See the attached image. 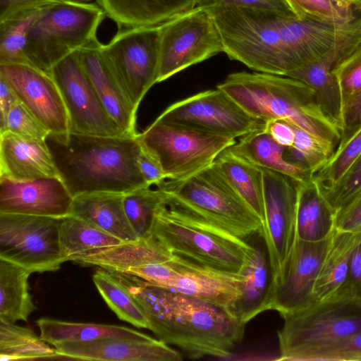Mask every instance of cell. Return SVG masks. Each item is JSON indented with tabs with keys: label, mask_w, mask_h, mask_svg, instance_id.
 <instances>
[{
	"label": "cell",
	"mask_w": 361,
	"mask_h": 361,
	"mask_svg": "<svg viewBox=\"0 0 361 361\" xmlns=\"http://www.w3.org/2000/svg\"><path fill=\"white\" fill-rule=\"evenodd\" d=\"M114 273L140 305L148 329L188 357L228 358L241 342L245 325L228 308L150 284L136 276Z\"/></svg>",
	"instance_id": "obj_1"
},
{
	"label": "cell",
	"mask_w": 361,
	"mask_h": 361,
	"mask_svg": "<svg viewBox=\"0 0 361 361\" xmlns=\"http://www.w3.org/2000/svg\"><path fill=\"white\" fill-rule=\"evenodd\" d=\"M49 133L45 142L71 195L126 193L147 185L139 167L137 137Z\"/></svg>",
	"instance_id": "obj_2"
},
{
	"label": "cell",
	"mask_w": 361,
	"mask_h": 361,
	"mask_svg": "<svg viewBox=\"0 0 361 361\" xmlns=\"http://www.w3.org/2000/svg\"><path fill=\"white\" fill-rule=\"evenodd\" d=\"M216 87L250 115L266 122L286 121L314 137L333 154L336 150L341 130L307 84L285 75L243 71L229 74Z\"/></svg>",
	"instance_id": "obj_3"
},
{
	"label": "cell",
	"mask_w": 361,
	"mask_h": 361,
	"mask_svg": "<svg viewBox=\"0 0 361 361\" xmlns=\"http://www.w3.org/2000/svg\"><path fill=\"white\" fill-rule=\"evenodd\" d=\"M150 234L172 255L237 274L254 250L247 240L164 201L156 210Z\"/></svg>",
	"instance_id": "obj_4"
},
{
	"label": "cell",
	"mask_w": 361,
	"mask_h": 361,
	"mask_svg": "<svg viewBox=\"0 0 361 361\" xmlns=\"http://www.w3.org/2000/svg\"><path fill=\"white\" fill-rule=\"evenodd\" d=\"M219 29L224 52L257 72L286 75L300 67L285 42L276 13L235 6L206 8Z\"/></svg>",
	"instance_id": "obj_5"
},
{
	"label": "cell",
	"mask_w": 361,
	"mask_h": 361,
	"mask_svg": "<svg viewBox=\"0 0 361 361\" xmlns=\"http://www.w3.org/2000/svg\"><path fill=\"white\" fill-rule=\"evenodd\" d=\"M278 331L280 360H302L308 353L361 331V300L345 285L332 295L283 318Z\"/></svg>",
	"instance_id": "obj_6"
},
{
	"label": "cell",
	"mask_w": 361,
	"mask_h": 361,
	"mask_svg": "<svg viewBox=\"0 0 361 361\" xmlns=\"http://www.w3.org/2000/svg\"><path fill=\"white\" fill-rule=\"evenodd\" d=\"M154 186L164 193L165 203L190 210L240 238L261 235V219L214 164L185 179H164Z\"/></svg>",
	"instance_id": "obj_7"
},
{
	"label": "cell",
	"mask_w": 361,
	"mask_h": 361,
	"mask_svg": "<svg viewBox=\"0 0 361 361\" xmlns=\"http://www.w3.org/2000/svg\"><path fill=\"white\" fill-rule=\"evenodd\" d=\"M106 16L92 1L59 3L45 8L27 33V63L51 74L58 62L97 37L98 27Z\"/></svg>",
	"instance_id": "obj_8"
},
{
	"label": "cell",
	"mask_w": 361,
	"mask_h": 361,
	"mask_svg": "<svg viewBox=\"0 0 361 361\" xmlns=\"http://www.w3.org/2000/svg\"><path fill=\"white\" fill-rule=\"evenodd\" d=\"M141 146L159 164L166 179H185L212 164L235 138L155 120L137 134Z\"/></svg>",
	"instance_id": "obj_9"
},
{
	"label": "cell",
	"mask_w": 361,
	"mask_h": 361,
	"mask_svg": "<svg viewBox=\"0 0 361 361\" xmlns=\"http://www.w3.org/2000/svg\"><path fill=\"white\" fill-rule=\"evenodd\" d=\"M221 52V35L207 8L180 13L161 24L157 83Z\"/></svg>",
	"instance_id": "obj_10"
},
{
	"label": "cell",
	"mask_w": 361,
	"mask_h": 361,
	"mask_svg": "<svg viewBox=\"0 0 361 361\" xmlns=\"http://www.w3.org/2000/svg\"><path fill=\"white\" fill-rule=\"evenodd\" d=\"M63 219L0 213V258L31 273L57 271L67 262L60 243Z\"/></svg>",
	"instance_id": "obj_11"
},
{
	"label": "cell",
	"mask_w": 361,
	"mask_h": 361,
	"mask_svg": "<svg viewBox=\"0 0 361 361\" xmlns=\"http://www.w3.org/2000/svg\"><path fill=\"white\" fill-rule=\"evenodd\" d=\"M160 25L118 29L102 54L133 106L157 83L159 60Z\"/></svg>",
	"instance_id": "obj_12"
},
{
	"label": "cell",
	"mask_w": 361,
	"mask_h": 361,
	"mask_svg": "<svg viewBox=\"0 0 361 361\" xmlns=\"http://www.w3.org/2000/svg\"><path fill=\"white\" fill-rule=\"evenodd\" d=\"M157 120L234 138L267 126L217 87L171 104Z\"/></svg>",
	"instance_id": "obj_13"
},
{
	"label": "cell",
	"mask_w": 361,
	"mask_h": 361,
	"mask_svg": "<svg viewBox=\"0 0 361 361\" xmlns=\"http://www.w3.org/2000/svg\"><path fill=\"white\" fill-rule=\"evenodd\" d=\"M65 103L71 131L99 136H128L106 111L76 51L51 69Z\"/></svg>",
	"instance_id": "obj_14"
},
{
	"label": "cell",
	"mask_w": 361,
	"mask_h": 361,
	"mask_svg": "<svg viewBox=\"0 0 361 361\" xmlns=\"http://www.w3.org/2000/svg\"><path fill=\"white\" fill-rule=\"evenodd\" d=\"M264 240L272 278L279 275L296 239V207L299 183L280 172L262 168Z\"/></svg>",
	"instance_id": "obj_15"
},
{
	"label": "cell",
	"mask_w": 361,
	"mask_h": 361,
	"mask_svg": "<svg viewBox=\"0 0 361 361\" xmlns=\"http://www.w3.org/2000/svg\"><path fill=\"white\" fill-rule=\"evenodd\" d=\"M275 19L300 67L330 52L341 61L361 44V18L335 23L276 13Z\"/></svg>",
	"instance_id": "obj_16"
},
{
	"label": "cell",
	"mask_w": 361,
	"mask_h": 361,
	"mask_svg": "<svg viewBox=\"0 0 361 361\" xmlns=\"http://www.w3.org/2000/svg\"><path fill=\"white\" fill-rule=\"evenodd\" d=\"M330 238L311 243L296 238L279 275L273 281L271 310L283 319L317 301L313 288Z\"/></svg>",
	"instance_id": "obj_17"
},
{
	"label": "cell",
	"mask_w": 361,
	"mask_h": 361,
	"mask_svg": "<svg viewBox=\"0 0 361 361\" xmlns=\"http://www.w3.org/2000/svg\"><path fill=\"white\" fill-rule=\"evenodd\" d=\"M1 76L20 101L49 130L70 133V121L61 92L50 73L31 65H0Z\"/></svg>",
	"instance_id": "obj_18"
},
{
	"label": "cell",
	"mask_w": 361,
	"mask_h": 361,
	"mask_svg": "<svg viewBox=\"0 0 361 361\" xmlns=\"http://www.w3.org/2000/svg\"><path fill=\"white\" fill-rule=\"evenodd\" d=\"M73 197L60 177L16 180L0 177V213L65 218Z\"/></svg>",
	"instance_id": "obj_19"
},
{
	"label": "cell",
	"mask_w": 361,
	"mask_h": 361,
	"mask_svg": "<svg viewBox=\"0 0 361 361\" xmlns=\"http://www.w3.org/2000/svg\"><path fill=\"white\" fill-rule=\"evenodd\" d=\"M61 358L103 361H180L181 353L159 339L106 338L53 345Z\"/></svg>",
	"instance_id": "obj_20"
},
{
	"label": "cell",
	"mask_w": 361,
	"mask_h": 361,
	"mask_svg": "<svg viewBox=\"0 0 361 361\" xmlns=\"http://www.w3.org/2000/svg\"><path fill=\"white\" fill-rule=\"evenodd\" d=\"M171 262L174 275L167 289L228 309L241 293L243 283L241 274L206 267L176 255H172Z\"/></svg>",
	"instance_id": "obj_21"
},
{
	"label": "cell",
	"mask_w": 361,
	"mask_h": 361,
	"mask_svg": "<svg viewBox=\"0 0 361 361\" xmlns=\"http://www.w3.org/2000/svg\"><path fill=\"white\" fill-rule=\"evenodd\" d=\"M98 38L76 51L107 113L128 136L135 137L137 109L104 60Z\"/></svg>",
	"instance_id": "obj_22"
},
{
	"label": "cell",
	"mask_w": 361,
	"mask_h": 361,
	"mask_svg": "<svg viewBox=\"0 0 361 361\" xmlns=\"http://www.w3.org/2000/svg\"><path fill=\"white\" fill-rule=\"evenodd\" d=\"M0 177L16 180L60 177L45 142L0 133Z\"/></svg>",
	"instance_id": "obj_23"
},
{
	"label": "cell",
	"mask_w": 361,
	"mask_h": 361,
	"mask_svg": "<svg viewBox=\"0 0 361 361\" xmlns=\"http://www.w3.org/2000/svg\"><path fill=\"white\" fill-rule=\"evenodd\" d=\"M241 275V293L229 310L241 324L246 325L260 313L271 310L273 278L264 243L254 245Z\"/></svg>",
	"instance_id": "obj_24"
},
{
	"label": "cell",
	"mask_w": 361,
	"mask_h": 361,
	"mask_svg": "<svg viewBox=\"0 0 361 361\" xmlns=\"http://www.w3.org/2000/svg\"><path fill=\"white\" fill-rule=\"evenodd\" d=\"M125 193L100 192L73 197L71 215L91 223L123 242L140 239L126 216Z\"/></svg>",
	"instance_id": "obj_25"
},
{
	"label": "cell",
	"mask_w": 361,
	"mask_h": 361,
	"mask_svg": "<svg viewBox=\"0 0 361 361\" xmlns=\"http://www.w3.org/2000/svg\"><path fill=\"white\" fill-rule=\"evenodd\" d=\"M200 0H96L118 29L160 25L196 7Z\"/></svg>",
	"instance_id": "obj_26"
},
{
	"label": "cell",
	"mask_w": 361,
	"mask_h": 361,
	"mask_svg": "<svg viewBox=\"0 0 361 361\" xmlns=\"http://www.w3.org/2000/svg\"><path fill=\"white\" fill-rule=\"evenodd\" d=\"M335 229V212L312 178L298 183L296 207V238L306 242L328 239Z\"/></svg>",
	"instance_id": "obj_27"
},
{
	"label": "cell",
	"mask_w": 361,
	"mask_h": 361,
	"mask_svg": "<svg viewBox=\"0 0 361 361\" xmlns=\"http://www.w3.org/2000/svg\"><path fill=\"white\" fill-rule=\"evenodd\" d=\"M360 243L361 233L334 229L313 288L317 301L345 286L352 255Z\"/></svg>",
	"instance_id": "obj_28"
},
{
	"label": "cell",
	"mask_w": 361,
	"mask_h": 361,
	"mask_svg": "<svg viewBox=\"0 0 361 361\" xmlns=\"http://www.w3.org/2000/svg\"><path fill=\"white\" fill-rule=\"evenodd\" d=\"M286 147L278 144L265 129L242 137L228 149L235 154L264 169L283 173L299 183L312 178L307 169L288 162L284 156Z\"/></svg>",
	"instance_id": "obj_29"
},
{
	"label": "cell",
	"mask_w": 361,
	"mask_h": 361,
	"mask_svg": "<svg viewBox=\"0 0 361 361\" xmlns=\"http://www.w3.org/2000/svg\"><path fill=\"white\" fill-rule=\"evenodd\" d=\"M172 255L150 234L145 238L123 242L119 245L80 257L75 262L120 273L130 267L168 260Z\"/></svg>",
	"instance_id": "obj_30"
},
{
	"label": "cell",
	"mask_w": 361,
	"mask_h": 361,
	"mask_svg": "<svg viewBox=\"0 0 361 361\" xmlns=\"http://www.w3.org/2000/svg\"><path fill=\"white\" fill-rule=\"evenodd\" d=\"M40 337L51 345L64 341H89L106 338L150 341L152 337L136 330L116 325L78 323L50 318L36 322Z\"/></svg>",
	"instance_id": "obj_31"
},
{
	"label": "cell",
	"mask_w": 361,
	"mask_h": 361,
	"mask_svg": "<svg viewBox=\"0 0 361 361\" xmlns=\"http://www.w3.org/2000/svg\"><path fill=\"white\" fill-rule=\"evenodd\" d=\"M213 164L262 221L264 217L262 168L233 154L228 147L219 154Z\"/></svg>",
	"instance_id": "obj_32"
},
{
	"label": "cell",
	"mask_w": 361,
	"mask_h": 361,
	"mask_svg": "<svg viewBox=\"0 0 361 361\" xmlns=\"http://www.w3.org/2000/svg\"><path fill=\"white\" fill-rule=\"evenodd\" d=\"M31 272L0 258V321L27 322L36 310L29 291Z\"/></svg>",
	"instance_id": "obj_33"
},
{
	"label": "cell",
	"mask_w": 361,
	"mask_h": 361,
	"mask_svg": "<svg viewBox=\"0 0 361 361\" xmlns=\"http://www.w3.org/2000/svg\"><path fill=\"white\" fill-rule=\"evenodd\" d=\"M61 250L66 261H74L123 243L116 237L82 219L70 215L60 228Z\"/></svg>",
	"instance_id": "obj_34"
},
{
	"label": "cell",
	"mask_w": 361,
	"mask_h": 361,
	"mask_svg": "<svg viewBox=\"0 0 361 361\" xmlns=\"http://www.w3.org/2000/svg\"><path fill=\"white\" fill-rule=\"evenodd\" d=\"M334 63L326 57L310 61L287 73L299 80L317 92L321 105L328 117L341 129V99L337 81L332 73Z\"/></svg>",
	"instance_id": "obj_35"
},
{
	"label": "cell",
	"mask_w": 361,
	"mask_h": 361,
	"mask_svg": "<svg viewBox=\"0 0 361 361\" xmlns=\"http://www.w3.org/2000/svg\"><path fill=\"white\" fill-rule=\"evenodd\" d=\"M59 357L56 348L30 329L0 321L1 361Z\"/></svg>",
	"instance_id": "obj_36"
},
{
	"label": "cell",
	"mask_w": 361,
	"mask_h": 361,
	"mask_svg": "<svg viewBox=\"0 0 361 361\" xmlns=\"http://www.w3.org/2000/svg\"><path fill=\"white\" fill-rule=\"evenodd\" d=\"M92 280L104 301L120 319L138 328L148 329L147 319L140 305L114 272L98 270Z\"/></svg>",
	"instance_id": "obj_37"
},
{
	"label": "cell",
	"mask_w": 361,
	"mask_h": 361,
	"mask_svg": "<svg viewBox=\"0 0 361 361\" xmlns=\"http://www.w3.org/2000/svg\"><path fill=\"white\" fill-rule=\"evenodd\" d=\"M49 6L27 8L0 22V65L28 64L25 54L28 31L42 11Z\"/></svg>",
	"instance_id": "obj_38"
},
{
	"label": "cell",
	"mask_w": 361,
	"mask_h": 361,
	"mask_svg": "<svg viewBox=\"0 0 361 361\" xmlns=\"http://www.w3.org/2000/svg\"><path fill=\"white\" fill-rule=\"evenodd\" d=\"M164 201V193L154 185H147L124 194L125 212L139 238L150 235L156 210Z\"/></svg>",
	"instance_id": "obj_39"
},
{
	"label": "cell",
	"mask_w": 361,
	"mask_h": 361,
	"mask_svg": "<svg viewBox=\"0 0 361 361\" xmlns=\"http://www.w3.org/2000/svg\"><path fill=\"white\" fill-rule=\"evenodd\" d=\"M294 131L293 143L285 148V158L294 165L310 170L314 176L333 154L308 133L295 126Z\"/></svg>",
	"instance_id": "obj_40"
},
{
	"label": "cell",
	"mask_w": 361,
	"mask_h": 361,
	"mask_svg": "<svg viewBox=\"0 0 361 361\" xmlns=\"http://www.w3.org/2000/svg\"><path fill=\"white\" fill-rule=\"evenodd\" d=\"M361 154V128L343 146L338 147L327 163L312 178L322 190L336 185Z\"/></svg>",
	"instance_id": "obj_41"
},
{
	"label": "cell",
	"mask_w": 361,
	"mask_h": 361,
	"mask_svg": "<svg viewBox=\"0 0 361 361\" xmlns=\"http://www.w3.org/2000/svg\"><path fill=\"white\" fill-rule=\"evenodd\" d=\"M300 19L327 22H348L356 18L353 8L342 0H286Z\"/></svg>",
	"instance_id": "obj_42"
},
{
	"label": "cell",
	"mask_w": 361,
	"mask_h": 361,
	"mask_svg": "<svg viewBox=\"0 0 361 361\" xmlns=\"http://www.w3.org/2000/svg\"><path fill=\"white\" fill-rule=\"evenodd\" d=\"M332 73L337 81L342 106L361 90V44L335 64Z\"/></svg>",
	"instance_id": "obj_43"
},
{
	"label": "cell",
	"mask_w": 361,
	"mask_h": 361,
	"mask_svg": "<svg viewBox=\"0 0 361 361\" xmlns=\"http://www.w3.org/2000/svg\"><path fill=\"white\" fill-rule=\"evenodd\" d=\"M5 131L27 140L37 141L45 140L50 133L44 125L20 101L17 102L9 111Z\"/></svg>",
	"instance_id": "obj_44"
},
{
	"label": "cell",
	"mask_w": 361,
	"mask_h": 361,
	"mask_svg": "<svg viewBox=\"0 0 361 361\" xmlns=\"http://www.w3.org/2000/svg\"><path fill=\"white\" fill-rule=\"evenodd\" d=\"M360 190L361 154L336 185L329 189L322 190V192L336 214L338 209L347 204Z\"/></svg>",
	"instance_id": "obj_45"
},
{
	"label": "cell",
	"mask_w": 361,
	"mask_h": 361,
	"mask_svg": "<svg viewBox=\"0 0 361 361\" xmlns=\"http://www.w3.org/2000/svg\"><path fill=\"white\" fill-rule=\"evenodd\" d=\"M302 360L361 361V331L339 343L312 351Z\"/></svg>",
	"instance_id": "obj_46"
},
{
	"label": "cell",
	"mask_w": 361,
	"mask_h": 361,
	"mask_svg": "<svg viewBox=\"0 0 361 361\" xmlns=\"http://www.w3.org/2000/svg\"><path fill=\"white\" fill-rule=\"evenodd\" d=\"M197 6L204 8L235 6L281 15H295L286 0H200Z\"/></svg>",
	"instance_id": "obj_47"
},
{
	"label": "cell",
	"mask_w": 361,
	"mask_h": 361,
	"mask_svg": "<svg viewBox=\"0 0 361 361\" xmlns=\"http://www.w3.org/2000/svg\"><path fill=\"white\" fill-rule=\"evenodd\" d=\"M360 128L361 90L342 106L341 140L338 147L344 145Z\"/></svg>",
	"instance_id": "obj_48"
},
{
	"label": "cell",
	"mask_w": 361,
	"mask_h": 361,
	"mask_svg": "<svg viewBox=\"0 0 361 361\" xmlns=\"http://www.w3.org/2000/svg\"><path fill=\"white\" fill-rule=\"evenodd\" d=\"M335 228L361 233V190L335 214Z\"/></svg>",
	"instance_id": "obj_49"
},
{
	"label": "cell",
	"mask_w": 361,
	"mask_h": 361,
	"mask_svg": "<svg viewBox=\"0 0 361 361\" xmlns=\"http://www.w3.org/2000/svg\"><path fill=\"white\" fill-rule=\"evenodd\" d=\"M92 0H0V22L16 13L34 7L73 1H91Z\"/></svg>",
	"instance_id": "obj_50"
},
{
	"label": "cell",
	"mask_w": 361,
	"mask_h": 361,
	"mask_svg": "<svg viewBox=\"0 0 361 361\" xmlns=\"http://www.w3.org/2000/svg\"><path fill=\"white\" fill-rule=\"evenodd\" d=\"M137 166L149 185H157L166 179L158 161L142 147L137 157Z\"/></svg>",
	"instance_id": "obj_51"
},
{
	"label": "cell",
	"mask_w": 361,
	"mask_h": 361,
	"mask_svg": "<svg viewBox=\"0 0 361 361\" xmlns=\"http://www.w3.org/2000/svg\"><path fill=\"white\" fill-rule=\"evenodd\" d=\"M266 131L279 145L290 147L294 140V126L286 121L276 119L267 122Z\"/></svg>",
	"instance_id": "obj_52"
},
{
	"label": "cell",
	"mask_w": 361,
	"mask_h": 361,
	"mask_svg": "<svg viewBox=\"0 0 361 361\" xmlns=\"http://www.w3.org/2000/svg\"><path fill=\"white\" fill-rule=\"evenodd\" d=\"M14 91L7 82L0 76V133L6 128V121L9 111L18 102Z\"/></svg>",
	"instance_id": "obj_53"
},
{
	"label": "cell",
	"mask_w": 361,
	"mask_h": 361,
	"mask_svg": "<svg viewBox=\"0 0 361 361\" xmlns=\"http://www.w3.org/2000/svg\"><path fill=\"white\" fill-rule=\"evenodd\" d=\"M345 285L361 300V243L352 255Z\"/></svg>",
	"instance_id": "obj_54"
},
{
	"label": "cell",
	"mask_w": 361,
	"mask_h": 361,
	"mask_svg": "<svg viewBox=\"0 0 361 361\" xmlns=\"http://www.w3.org/2000/svg\"><path fill=\"white\" fill-rule=\"evenodd\" d=\"M348 6L354 7L356 10L361 11V0H342Z\"/></svg>",
	"instance_id": "obj_55"
}]
</instances>
